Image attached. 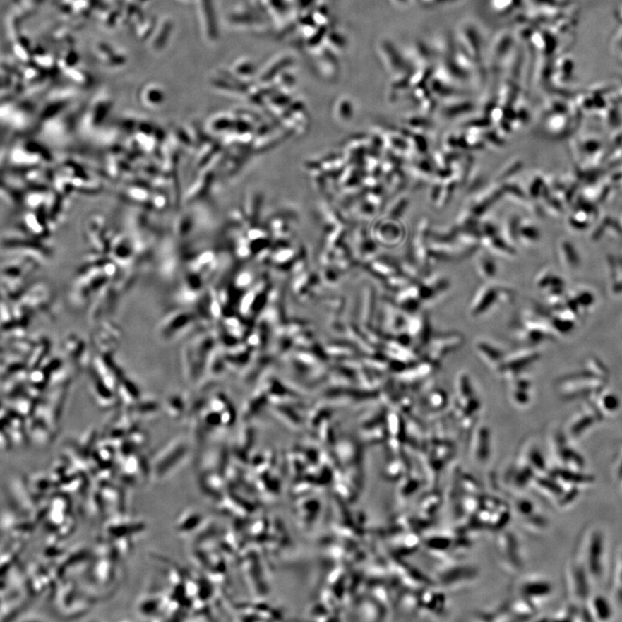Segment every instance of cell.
Wrapping results in <instances>:
<instances>
[{"label":"cell","mask_w":622,"mask_h":622,"mask_svg":"<svg viewBox=\"0 0 622 622\" xmlns=\"http://www.w3.org/2000/svg\"><path fill=\"white\" fill-rule=\"evenodd\" d=\"M482 243L490 252L500 255L501 257L513 258L516 255L515 249L511 244L506 241L503 238L494 235V237H483Z\"/></svg>","instance_id":"11"},{"label":"cell","mask_w":622,"mask_h":622,"mask_svg":"<svg viewBox=\"0 0 622 622\" xmlns=\"http://www.w3.org/2000/svg\"><path fill=\"white\" fill-rule=\"evenodd\" d=\"M474 349L477 357L493 372L499 374L508 352L502 349L499 344L486 338H478L474 343Z\"/></svg>","instance_id":"6"},{"label":"cell","mask_w":622,"mask_h":622,"mask_svg":"<svg viewBox=\"0 0 622 622\" xmlns=\"http://www.w3.org/2000/svg\"><path fill=\"white\" fill-rule=\"evenodd\" d=\"M491 432L486 424H478L471 438V454L479 463L486 462L491 452Z\"/></svg>","instance_id":"8"},{"label":"cell","mask_w":622,"mask_h":622,"mask_svg":"<svg viewBox=\"0 0 622 622\" xmlns=\"http://www.w3.org/2000/svg\"><path fill=\"white\" fill-rule=\"evenodd\" d=\"M591 621H606L614 616V602L602 594H591L585 604Z\"/></svg>","instance_id":"9"},{"label":"cell","mask_w":622,"mask_h":622,"mask_svg":"<svg viewBox=\"0 0 622 622\" xmlns=\"http://www.w3.org/2000/svg\"><path fill=\"white\" fill-rule=\"evenodd\" d=\"M518 590L528 601L532 599V604H534L537 599L542 600L550 597L552 593V586L550 582L539 578H527L518 586Z\"/></svg>","instance_id":"10"},{"label":"cell","mask_w":622,"mask_h":622,"mask_svg":"<svg viewBox=\"0 0 622 622\" xmlns=\"http://www.w3.org/2000/svg\"><path fill=\"white\" fill-rule=\"evenodd\" d=\"M477 270L482 279L491 281L497 275L498 266L491 257L480 255L477 261Z\"/></svg>","instance_id":"13"},{"label":"cell","mask_w":622,"mask_h":622,"mask_svg":"<svg viewBox=\"0 0 622 622\" xmlns=\"http://www.w3.org/2000/svg\"><path fill=\"white\" fill-rule=\"evenodd\" d=\"M518 238L524 241L525 244L532 245V243L538 241L539 232L531 222L525 220V221L520 222Z\"/></svg>","instance_id":"14"},{"label":"cell","mask_w":622,"mask_h":622,"mask_svg":"<svg viewBox=\"0 0 622 622\" xmlns=\"http://www.w3.org/2000/svg\"><path fill=\"white\" fill-rule=\"evenodd\" d=\"M575 558L585 566L594 585L604 582L609 571V542L604 529L590 527L583 531Z\"/></svg>","instance_id":"1"},{"label":"cell","mask_w":622,"mask_h":622,"mask_svg":"<svg viewBox=\"0 0 622 622\" xmlns=\"http://www.w3.org/2000/svg\"><path fill=\"white\" fill-rule=\"evenodd\" d=\"M462 343V336L458 334H443L431 337L428 343L429 360L438 363L446 355L457 350Z\"/></svg>","instance_id":"7"},{"label":"cell","mask_w":622,"mask_h":622,"mask_svg":"<svg viewBox=\"0 0 622 622\" xmlns=\"http://www.w3.org/2000/svg\"><path fill=\"white\" fill-rule=\"evenodd\" d=\"M616 560L612 573V601L614 606L622 609V547Z\"/></svg>","instance_id":"12"},{"label":"cell","mask_w":622,"mask_h":622,"mask_svg":"<svg viewBox=\"0 0 622 622\" xmlns=\"http://www.w3.org/2000/svg\"><path fill=\"white\" fill-rule=\"evenodd\" d=\"M520 219L516 215L509 217L503 226V232L502 237L509 244L513 245L517 241L518 231H519Z\"/></svg>","instance_id":"15"},{"label":"cell","mask_w":622,"mask_h":622,"mask_svg":"<svg viewBox=\"0 0 622 622\" xmlns=\"http://www.w3.org/2000/svg\"><path fill=\"white\" fill-rule=\"evenodd\" d=\"M446 403V393L441 391V390H438V391L431 393V395L428 397L429 407L432 409H442Z\"/></svg>","instance_id":"17"},{"label":"cell","mask_w":622,"mask_h":622,"mask_svg":"<svg viewBox=\"0 0 622 622\" xmlns=\"http://www.w3.org/2000/svg\"><path fill=\"white\" fill-rule=\"evenodd\" d=\"M508 382V397L513 407L525 409L532 403L533 381L527 372L518 374Z\"/></svg>","instance_id":"5"},{"label":"cell","mask_w":622,"mask_h":622,"mask_svg":"<svg viewBox=\"0 0 622 622\" xmlns=\"http://www.w3.org/2000/svg\"><path fill=\"white\" fill-rule=\"evenodd\" d=\"M515 299V289L505 285L486 284L475 292L467 314L471 319H481L492 314L496 309L512 304Z\"/></svg>","instance_id":"2"},{"label":"cell","mask_w":622,"mask_h":622,"mask_svg":"<svg viewBox=\"0 0 622 622\" xmlns=\"http://www.w3.org/2000/svg\"><path fill=\"white\" fill-rule=\"evenodd\" d=\"M566 585L568 593L574 604L583 605L592 594L593 582L588 573L577 558L571 560L566 568Z\"/></svg>","instance_id":"3"},{"label":"cell","mask_w":622,"mask_h":622,"mask_svg":"<svg viewBox=\"0 0 622 622\" xmlns=\"http://www.w3.org/2000/svg\"><path fill=\"white\" fill-rule=\"evenodd\" d=\"M522 161L520 160L510 162L506 167L501 169L499 175L497 176V180L501 181L508 179V177L515 175L517 172H520V169L522 168Z\"/></svg>","instance_id":"16"},{"label":"cell","mask_w":622,"mask_h":622,"mask_svg":"<svg viewBox=\"0 0 622 622\" xmlns=\"http://www.w3.org/2000/svg\"><path fill=\"white\" fill-rule=\"evenodd\" d=\"M538 359L539 353L532 347H523L513 352H508L498 376L507 381L511 380L518 374L527 372L529 366H531Z\"/></svg>","instance_id":"4"}]
</instances>
